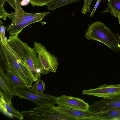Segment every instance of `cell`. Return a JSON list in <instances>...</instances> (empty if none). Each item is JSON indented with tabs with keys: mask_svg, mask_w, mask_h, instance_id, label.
Masks as SVG:
<instances>
[{
	"mask_svg": "<svg viewBox=\"0 0 120 120\" xmlns=\"http://www.w3.org/2000/svg\"><path fill=\"white\" fill-rule=\"evenodd\" d=\"M19 34L9 36L7 43L28 67L34 81L41 78V75L49 73L44 68L38 53L18 37Z\"/></svg>",
	"mask_w": 120,
	"mask_h": 120,
	"instance_id": "1",
	"label": "cell"
},
{
	"mask_svg": "<svg viewBox=\"0 0 120 120\" xmlns=\"http://www.w3.org/2000/svg\"><path fill=\"white\" fill-rule=\"evenodd\" d=\"M85 36L88 40L102 43L116 52H120V35L112 32L102 22L98 21L89 26Z\"/></svg>",
	"mask_w": 120,
	"mask_h": 120,
	"instance_id": "2",
	"label": "cell"
},
{
	"mask_svg": "<svg viewBox=\"0 0 120 120\" xmlns=\"http://www.w3.org/2000/svg\"><path fill=\"white\" fill-rule=\"evenodd\" d=\"M0 37L7 59V69L14 73L27 87L30 88L34 81L28 67L9 44Z\"/></svg>",
	"mask_w": 120,
	"mask_h": 120,
	"instance_id": "3",
	"label": "cell"
},
{
	"mask_svg": "<svg viewBox=\"0 0 120 120\" xmlns=\"http://www.w3.org/2000/svg\"><path fill=\"white\" fill-rule=\"evenodd\" d=\"M20 112L24 116L36 120H71V118L58 111L54 105H44Z\"/></svg>",
	"mask_w": 120,
	"mask_h": 120,
	"instance_id": "4",
	"label": "cell"
},
{
	"mask_svg": "<svg viewBox=\"0 0 120 120\" xmlns=\"http://www.w3.org/2000/svg\"><path fill=\"white\" fill-rule=\"evenodd\" d=\"M14 95L19 98L31 101L37 106L44 105H54L56 104L57 97L49 94L36 92L26 86L13 87Z\"/></svg>",
	"mask_w": 120,
	"mask_h": 120,
	"instance_id": "5",
	"label": "cell"
},
{
	"mask_svg": "<svg viewBox=\"0 0 120 120\" xmlns=\"http://www.w3.org/2000/svg\"><path fill=\"white\" fill-rule=\"evenodd\" d=\"M82 94L92 95L109 100L120 98V84H104L97 88L83 90Z\"/></svg>",
	"mask_w": 120,
	"mask_h": 120,
	"instance_id": "6",
	"label": "cell"
},
{
	"mask_svg": "<svg viewBox=\"0 0 120 120\" xmlns=\"http://www.w3.org/2000/svg\"><path fill=\"white\" fill-rule=\"evenodd\" d=\"M33 48L38 53L44 69L49 73L56 72L58 65L57 57L48 51L40 43L34 42Z\"/></svg>",
	"mask_w": 120,
	"mask_h": 120,
	"instance_id": "7",
	"label": "cell"
},
{
	"mask_svg": "<svg viewBox=\"0 0 120 120\" xmlns=\"http://www.w3.org/2000/svg\"><path fill=\"white\" fill-rule=\"evenodd\" d=\"M56 104L64 107L85 111H89L90 106L82 99L64 95L57 98Z\"/></svg>",
	"mask_w": 120,
	"mask_h": 120,
	"instance_id": "8",
	"label": "cell"
},
{
	"mask_svg": "<svg viewBox=\"0 0 120 120\" xmlns=\"http://www.w3.org/2000/svg\"><path fill=\"white\" fill-rule=\"evenodd\" d=\"M50 13L49 11L35 13H28L25 12L21 7L18 11L15 10L14 12H11L9 14L8 17L11 21L18 19L35 23L40 21Z\"/></svg>",
	"mask_w": 120,
	"mask_h": 120,
	"instance_id": "9",
	"label": "cell"
},
{
	"mask_svg": "<svg viewBox=\"0 0 120 120\" xmlns=\"http://www.w3.org/2000/svg\"><path fill=\"white\" fill-rule=\"evenodd\" d=\"M56 109L73 120H91L96 115V113L89 111H85L72 109L58 105L55 106Z\"/></svg>",
	"mask_w": 120,
	"mask_h": 120,
	"instance_id": "10",
	"label": "cell"
},
{
	"mask_svg": "<svg viewBox=\"0 0 120 120\" xmlns=\"http://www.w3.org/2000/svg\"><path fill=\"white\" fill-rule=\"evenodd\" d=\"M0 67V95L2 96L6 102H11L14 95L13 88L4 72Z\"/></svg>",
	"mask_w": 120,
	"mask_h": 120,
	"instance_id": "11",
	"label": "cell"
},
{
	"mask_svg": "<svg viewBox=\"0 0 120 120\" xmlns=\"http://www.w3.org/2000/svg\"><path fill=\"white\" fill-rule=\"evenodd\" d=\"M119 108H120V98L113 100L104 99L90 106L89 111L94 113H98Z\"/></svg>",
	"mask_w": 120,
	"mask_h": 120,
	"instance_id": "12",
	"label": "cell"
},
{
	"mask_svg": "<svg viewBox=\"0 0 120 120\" xmlns=\"http://www.w3.org/2000/svg\"><path fill=\"white\" fill-rule=\"evenodd\" d=\"M96 113V116L92 120H120V108Z\"/></svg>",
	"mask_w": 120,
	"mask_h": 120,
	"instance_id": "13",
	"label": "cell"
},
{
	"mask_svg": "<svg viewBox=\"0 0 120 120\" xmlns=\"http://www.w3.org/2000/svg\"><path fill=\"white\" fill-rule=\"evenodd\" d=\"M34 23L18 19L12 21V22L7 30L10 36H13L20 33L24 28L28 25Z\"/></svg>",
	"mask_w": 120,
	"mask_h": 120,
	"instance_id": "14",
	"label": "cell"
},
{
	"mask_svg": "<svg viewBox=\"0 0 120 120\" xmlns=\"http://www.w3.org/2000/svg\"><path fill=\"white\" fill-rule=\"evenodd\" d=\"M0 103L4 106L9 112L14 117L20 120H22L23 119V115L20 112H19L18 110L15 109L12 105L11 102H6L1 95H0Z\"/></svg>",
	"mask_w": 120,
	"mask_h": 120,
	"instance_id": "15",
	"label": "cell"
},
{
	"mask_svg": "<svg viewBox=\"0 0 120 120\" xmlns=\"http://www.w3.org/2000/svg\"><path fill=\"white\" fill-rule=\"evenodd\" d=\"M6 71V75L13 88L16 86H26L24 83L11 70L8 68Z\"/></svg>",
	"mask_w": 120,
	"mask_h": 120,
	"instance_id": "16",
	"label": "cell"
},
{
	"mask_svg": "<svg viewBox=\"0 0 120 120\" xmlns=\"http://www.w3.org/2000/svg\"><path fill=\"white\" fill-rule=\"evenodd\" d=\"M80 0H53L47 5L48 10L53 11L62 6Z\"/></svg>",
	"mask_w": 120,
	"mask_h": 120,
	"instance_id": "17",
	"label": "cell"
},
{
	"mask_svg": "<svg viewBox=\"0 0 120 120\" xmlns=\"http://www.w3.org/2000/svg\"><path fill=\"white\" fill-rule=\"evenodd\" d=\"M107 7L102 13H109L117 11L120 12V0H111L108 2Z\"/></svg>",
	"mask_w": 120,
	"mask_h": 120,
	"instance_id": "18",
	"label": "cell"
},
{
	"mask_svg": "<svg viewBox=\"0 0 120 120\" xmlns=\"http://www.w3.org/2000/svg\"><path fill=\"white\" fill-rule=\"evenodd\" d=\"M0 67L5 71L8 68V62L3 46L0 41Z\"/></svg>",
	"mask_w": 120,
	"mask_h": 120,
	"instance_id": "19",
	"label": "cell"
},
{
	"mask_svg": "<svg viewBox=\"0 0 120 120\" xmlns=\"http://www.w3.org/2000/svg\"><path fill=\"white\" fill-rule=\"evenodd\" d=\"M45 84L41 79H39L34 83L31 88L37 93H43L45 90Z\"/></svg>",
	"mask_w": 120,
	"mask_h": 120,
	"instance_id": "20",
	"label": "cell"
},
{
	"mask_svg": "<svg viewBox=\"0 0 120 120\" xmlns=\"http://www.w3.org/2000/svg\"><path fill=\"white\" fill-rule=\"evenodd\" d=\"M53 0H29V2L33 7L37 6L38 7L47 6L49 2Z\"/></svg>",
	"mask_w": 120,
	"mask_h": 120,
	"instance_id": "21",
	"label": "cell"
},
{
	"mask_svg": "<svg viewBox=\"0 0 120 120\" xmlns=\"http://www.w3.org/2000/svg\"><path fill=\"white\" fill-rule=\"evenodd\" d=\"M93 0H85L82 9V12L84 14H86L87 12H90L91 9L90 6Z\"/></svg>",
	"mask_w": 120,
	"mask_h": 120,
	"instance_id": "22",
	"label": "cell"
},
{
	"mask_svg": "<svg viewBox=\"0 0 120 120\" xmlns=\"http://www.w3.org/2000/svg\"><path fill=\"white\" fill-rule=\"evenodd\" d=\"M6 1L15 10L18 11L21 7L20 0H7Z\"/></svg>",
	"mask_w": 120,
	"mask_h": 120,
	"instance_id": "23",
	"label": "cell"
},
{
	"mask_svg": "<svg viewBox=\"0 0 120 120\" xmlns=\"http://www.w3.org/2000/svg\"><path fill=\"white\" fill-rule=\"evenodd\" d=\"M0 111L4 115L9 118L11 119L14 118V116L9 112L4 106L0 103Z\"/></svg>",
	"mask_w": 120,
	"mask_h": 120,
	"instance_id": "24",
	"label": "cell"
},
{
	"mask_svg": "<svg viewBox=\"0 0 120 120\" xmlns=\"http://www.w3.org/2000/svg\"><path fill=\"white\" fill-rule=\"evenodd\" d=\"M3 6H0V18L2 19L5 21L9 14L7 13L4 9Z\"/></svg>",
	"mask_w": 120,
	"mask_h": 120,
	"instance_id": "25",
	"label": "cell"
},
{
	"mask_svg": "<svg viewBox=\"0 0 120 120\" xmlns=\"http://www.w3.org/2000/svg\"><path fill=\"white\" fill-rule=\"evenodd\" d=\"M3 23L0 20V36L2 38L5 36V30L8 27H6L2 25Z\"/></svg>",
	"mask_w": 120,
	"mask_h": 120,
	"instance_id": "26",
	"label": "cell"
},
{
	"mask_svg": "<svg viewBox=\"0 0 120 120\" xmlns=\"http://www.w3.org/2000/svg\"><path fill=\"white\" fill-rule=\"evenodd\" d=\"M102 0H98L95 6L92 11L90 15V17H92L95 13L96 10Z\"/></svg>",
	"mask_w": 120,
	"mask_h": 120,
	"instance_id": "27",
	"label": "cell"
},
{
	"mask_svg": "<svg viewBox=\"0 0 120 120\" xmlns=\"http://www.w3.org/2000/svg\"><path fill=\"white\" fill-rule=\"evenodd\" d=\"M111 14L117 18L118 19L119 23L120 25V12L117 11H114L112 12Z\"/></svg>",
	"mask_w": 120,
	"mask_h": 120,
	"instance_id": "28",
	"label": "cell"
},
{
	"mask_svg": "<svg viewBox=\"0 0 120 120\" xmlns=\"http://www.w3.org/2000/svg\"><path fill=\"white\" fill-rule=\"evenodd\" d=\"M7 0H0V6H4V3Z\"/></svg>",
	"mask_w": 120,
	"mask_h": 120,
	"instance_id": "29",
	"label": "cell"
},
{
	"mask_svg": "<svg viewBox=\"0 0 120 120\" xmlns=\"http://www.w3.org/2000/svg\"><path fill=\"white\" fill-rule=\"evenodd\" d=\"M2 38L3 41H4L6 43L7 42L8 40V39L7 37H6V36H5Z\"/></svg>",
	"mask_w": 120,
	"mask_h": 120,
	"instance_id": "30",
	"label": "cell"
},
{
	"mask_svg": "<svg viewBox=\"0 0 120 120\" xmlns=\"http://www.w3.org/2000/svg\"><path fill=\"white\" fill-rule=\"evenodd\" d=\"M108 2H109L110 1H111V0H107Z\"/></svg>",
	"mask_w": 120,
	"mask_h": 120,
	"instance_id": "31",
	"label": "cell"
}]
</instances>
